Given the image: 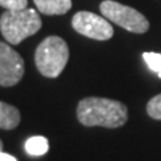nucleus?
<instances>
[{
    "label": "nucleus",
    "instance_id": "nucleus-7",
    "mask_svg": "<svg viewBox=\"0 0 161 161\" xmlns=\"http://www.w3.org/2000/svg\"><path fill=\"white\" fill-rule=\"evenodd\" d=\"M34 3L44 15H64L73 7L71 0H34Z\"/></svg>",
    "mask_w": 161,
    "mask_h": 161
},
{
    "label": "nucleus",
    "instance_id": "nucleus-2",
    "mask_svg": "<svg viewBox=\"0 0 161 161\" xmlns=\"http://www.w3.org/2000/svg\"><path fill=\"white\" fill-rule=\"evenodd\" d=\"M70 51L66 40L60 36H47L35 50V66L46 78H57L66 67Z\"/></svg>",
    "mask_w": 161,
    "mask_h": 161
},
{
    "label": "nucleus",
    "instance_id": "nucleus-11",
    "mask_svg": "<svg viewBox=\"0 0 161 161\" xmlns=\"http://www.w3.org/2000/svg\"><path fill=\"white\" fill-rule=\"evenodd\" d=\"M147 112L150 118L161 121V94L154 95L147 105Z\"/></svg>",
    "mask_w": 161,
    "mask_h": 161
},
{
    "label": "nucleus",
    "instance_id": "nucleus-1",
    "mask_svg": "<svg viewBox=\"0 0 161 161\" xmlns=\"http://www.w3.org/2000/svg\"><path fill=\"white\" fill-rule=\"evenodd\" d=\"M77 118L85 126L119 128L128 121V108L110 98L86 97L79 101Z\"/></svg>",
    "mask_w": 161,
    "mask_h": 161
},
{
    "label": "nucleus",
    "instance_id": "nucleus-12",
    "mask_svg": "<svg viewBox=\"0 0 161 161\" xmlns=\"http://www.w3.org/2000/svg\"><path fill=\"white\" fill-rule=\"evenodd\" d=\"M27 0H0V7L4 9L12 11V9H24L27 8Z\"/></svg>",
    "mask_w": 161,
    "mask_h": 161
},
{
    "label": "nucleus",
    "instance_id": "nucleus-6",
    "mask_svg": "<svg viewBox=\"0 0 161 161\" xmlns=\"http://www.w3.org/2000/svg\"><path fill=\"white\" fill-rule=\"evenodd\" d=\"M24 75L22 55L0 40V86L11 87L18 85Z\"/></svg>",
    "mask_w": 161,
    "mask_h": 161
},
{
    "label": "nucleus",
    "instance_id": "nucleus-13",
    "mask_svg": "<svg viewBox=\"0 0 161 161\" xmlns=\"http://www.w3.org/2000/svg\"><path fill=\"white\" fill-rule=\"evenodd\" d=\"M0 161H18L14 156L8 154V153H4L3 150H0Z\"/></svg>",
    "mask_w": 161,
    "mask_h": 161
},
{
    "label": "nucleus",
    "instance_id": "nucleus-10",
    "mask_svg": "<svg viewBox=\"0 0 161 161\" xmlns=\"http://www.w3.org/2000/svg\"><path fill=\"white\" fill-rule=\"evenodd\" d=\"M142 58L145 60V63L149 66V69L157 74L158 78H161V54H157V53H144Z\"/></svg>",
    "mask_w": 161,
    "mask_h": 161
},
{
    "label": "nucleus",
    "instance_id": "nucleus-14",
    "mask_svg": "<svg viewBox=\"0 0 161 161\" xmlns=\"http://www.w3.org/2000/svg\"><path fill=\"white\" fill-rule=\"evenodd\" d=\"M0 150H3V141L0 140Z\"/></svg>",
    "mask_w": 161,
    "mask_h": 161
},
{
    "label": "nucleus",
    "instance_id": "nucleus-4",
    "mask_svg": "<svg viewBox=\"0 0 161 161\" xmlns=\"http://www.w3.org/2000/svg\"><path fill=\"white\" fill-rule=\"evenodd\" d=\"M101 14L114 24L134 34H145L149 30V22L137 9L114 0H103L99 6Z\"/></svg>",
    "mask_w": 161,
    "mask_h": 161
},
{
    "label": "nucleus",
    "instance_id": "nucleus-8",
    "mask_svg": "<svg viewBox=\"0 0 161 161\" xmlns=\"http://www.w3.org/2000/svg\"><path fill=\"white\" fill-rule=\"evenodd\" d=\"M20 124V113L18 108L0 101V129L12 130Z\"/></svg>",
    "mask_w": 161,
    "mask_h": 161
},
{
    "label": "nucleus",
    "instance_id": "nucleus-3",
    "mask_svg": "<svg viewBox=\"0 0 161 161\" xmlns=\"http://www.w3.org/2000/svg\"><path fill=\"white\" fill-rule=\"evenodd\" d=\"M42 28V19L32 8L12 9L0 16V32L11 44H19L22 40L36 34Z\"/></svg>",
    "mask_w": 161,
    "mask_h": 161
},
{
    "label": "nucleus",
    "instance_id": "nucleus-9",
    "mask_svg": "<svg viewBox=\"0 0 161 161\" xmlns=\"http://www.w3.org/2000/svg\"><path fill=\"white\" fill-rule=\"evenodd\" d=\"M50 149L48 140L43 136H32L26 141V150L31 156H43Z\"/></svg>",
    "mask_w": 161,
    "mask_h": 161
},
{
    "label": "nucleus",
    "instance_id": "nucleus-5",
    "mask_svg": "<svg viewBox=\"0 0 161 161\" xmlns=\"http://www.w3.org/2000/svg\"><path fill=\"white\" fill-rule=\"evenodd\" d=\"M71 26L78 34L95 40H109L114 35L113 26L105 16L89 11H79L73 16Z\"/></svg>",
    "mask_w": 161,
    "mask_h": 161
}]
</instances>
